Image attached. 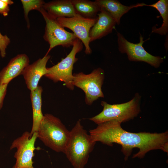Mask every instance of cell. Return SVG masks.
<instances>
[{
  "instance_id": "6da1fadb",
  "label": "cell",
  "mask_w": 168,
  "mask_h": 168,
  "mask_svg": "<svg viewBox=\"0 0 168 168\" xmlns=\"http://www.w3.org/2000/svg\"><path fill=\"white\" fill-rule=\"evenodd\" d=\"M121 123L112 120L98 124L96 128L91 129L90 135L93 141L99 142L104 144L112 146L114 143L121 146V151L127 160L133 148H137L138 152L133 158H143L149 151L161 150L168 152V132L150 133L130 132L124 129Z\"/></svg>"
},
{
  "instance_id": "7a4b0ae2",
  "label": "cell",
  "mask_w": 168,
  "mask_h": 168,
  "mask_svg": "<svg viewBox=\"0 0 168 168\" xmlns=\"http://www.w3.org/2000/svg\"><path fill=\"white\" fill-rule=\"evenodd\" d=\"M96 143L79 120L70 131L64 153L74 168H84Z\"/></svg>"
},
{
  "instance_id": "3957f363",
  "label": "cell",
  "mask_w": 168,
  "mask_h": 168,
  "mask_svg": "<svg viewBox=\"0 0 168 168\" xmlns=\"http://www.w3.org/2000/svg\"><path fill=\"white\" fill-rule=\"evenodd\" d=\"M37 133V138L46 147L56 152L64 153L70 131L59 118L45 114Z\"/></svg>"
},
{
  "instance_id": "277c9868",
  "label": "cell",
  "mask_w": 168,
  "mask_h": 168,
  "mask_svg": "<svg viewBox=\"0 0 168 168\" xmlns=\"http://www.w3.org/2000/svg\"><path fill=\"white\" fill-rule=\"evenodd\" d=\"M141 98V96L137 93L132 100L124 103L111 105L102 101V111L89 119L97 124L112 120L121 123L128 121L139 113Z\"/></svg>"
},
{
  "instance_id": "5b68a950",
  "label": "cell",
  "mask_w": 168,
  "mask_h": 168,
  "mask_svg": "<svg viewBox=\"0 0 168 168\" xmlns=\"http://www.w3.org/2000/svg\"><path fill=\"white\" fill-rule=\"evenodd\" d=\"M72 49L69 54L56 64L47 68V72L44 76L54 82H62L66 87L73 90L74 86L72 84L73 75L72 73L74 64L78 60L76 57L77 53L83 48V44L78 38L75 40Z\"/></svg>"
},
{
  "instance_id": "8992f818",
  "label": "cell",
  "mask_w": 168,
  "mask_h": 168,
  "mask_svg": "<svg viewBox=\"0 0 168 168\" xmlns=\"http://www.w3.org/2000/svg\"><path fill=\"white\" fill-rule=\"evenodd\" d=\"M73 75L72 84L84 92L86 104L91 105L99 98L104 97L101 87L104 82L105 73L102 68L95 69L88 74L80 72Z\"/></svg>"
},
{
  "instance_id": "52a82bcc",
  "label": "cell",
  "mask_w": 168,
  "mask_h": 168,
  "mask_svg": "<svg viewBox=\"0 0 168 168\" xmlns=\"http://www.w3.org/2000/svg\"><path fill=\"white\" fill-rule=\"evenodd\" d=\"M39 12L45 22L43 38L49 44V48L45 54H48L53 48L58 46L66 48L72 46L77 38L75 34L66 30L57 19L50 16L43 8Z\"/></svg>"
},
{
  "instance_id": "ba28073f",
  "label": "cell",
  "mask_w": 168,
  "mask_h": 168,
  "mask_svg": "<svg viewBox=\"0 0 168 168\" xmlns=\"http://www.w3.org/2000/svg\"><path fill=\"white\" fill-rule=\"evenodd\" d=\"M37 139V133L31 136L30 132L26 131L12 142L10 150L16 148L14 157L16 162L12 168H36L33 166V158L36 148L35 144Z\"/></svg>"
},
{
  "instance_id": "9c48e42d",
  "label": "cell",
  "mask_w": 168,
  "mask_h": 168,
  "mask_svg": "<svg viewBox=\"0 0 168 168\" xmlns=\"http://www.w3.org/2000/svg\"><path fill=\"white\" fill-rule=\"evenodd\" d=\"M117 35L119 50L121 53L126 54L129 61L144 62L155 68H158L163 62L162 57L153 56L145 49L142 46L145 41L141 34L139 42L136 44L128 41L119 32H117Z\"/></svg>"
},
{
  "instance_id": "30bf717a",
  "label": "cell",
  "mask_w": 168,
  "mask_h": 168,
  "mask_svg": "<svg viewBox=\"0 0 168 168\" xmlns=\"http://www.w3.org/2000/svg\"><path fill=\"white\" fill-rule=\"evenodd\" d=\"M97 20V17L93 18H87L77 14L71 17L57 19L58 22L62 26L72 30L76 37L82 42L85 47V52L87 54L92 52L90 46L89 32Z\"/></svg>"
},
{
  "instance_id": "8fae6325",
  "label": "cell",
  "mask_w": 168,
  "mask_h": 168,
  "mask_svg": "<svg viewBox=\"0 0 168 168\" xmlns=\"http://www.w3.org/2000/svg\"><path fill=\"white\" fill-rule=\"evenodd\" d=\"M50 55L45 54L31 64H29L24 69L22 75L26 84L30 91L35 90L38 86L39 82L42 77L47 72V63Z\"/></svg>"
},
{
  "instance_id": "7c38bea8",
  "label": "cell",
  "mask_w": 168,
  "mask_h": 168,
  "mask_svg": "<svg viewBox=\"0 0 168 168\" xmlns=\"http://www.w3.org/2000/svg\"><path fill=\"white\" fill-rule=\"evenodd\" d=\"M29 62V57L25 54H18L12 58L0 71V84H8L13 79L21 75Z\"/></svg>"
},
{
  "instance_id": "4fadbf2b",
  "label": "cell",
  "mask_w": 168,
  "mask_h": 168,
  "mask_svg": "<svg viewBox=\"0 0 168 168\" xmlns=\"http://www.w3.org/2000/svg\"><path fill=\"white\" fill-rule=\"evenodd\" d=\"M97 15V20L89 32L90 43L111 33L116 24L115 19L103 8H101Z\"/></svg>"
},
{
  "instance_id": "5bb4252c",
  "label": "cell",
  "mask_w": 168,
  "mask_h": 168,
  "mask_svg": "<svg viewBox=\"0 0 168 168\" xmlns=\"http://www.w3.org/2000/svg\"><path fill=\"white\" fill-rule=\"evenodd\" d=\"M43 8L50 16L56 19L71 17L77 15L71 0H55L45 2Z\"/></svg>"
},
{
  "instance_id": "9a60e30c",
  "label": "cell",
  "mask_w": 168,
  "mask_h": 168,
  "mask_svg": "<svg viewBox=\"0 0 168 168\" xmlns=\"http://www.w3.org/2000/svg\"><path fill=\"white\" fill-rule=\"evenodd\" d=\"M101 8L107 12L115 19L116 24L119 25L122 16L133 8L144 6V3H138L131 6L123 5L115 0H96Z\"/></svg>"
},
{
  "instance_id": "2e32d148",
  "label": "cell",
  "mask_w": 168,
  "mask_h": 168,
  "mask_svg": "<svg viewBox=\"0 0 168 168\" xmlns=\"http://www.w3.org/2000/svg\"><path fill=\"white\" fill-rule=\"evenodd\" d=\"M42 87L38 86L35 90L30 92L33 117L32 125L30 132L31 136L34 133L37 132L44 117L42 111Z\"/></svg>"
},
{
  "instance_id": "e0dca14e",
  "label": "cell",
  "mask_w": 168,
  "mask_h": 168,
  "mask_svg": "<svg viewBox=\"0 0 168 168\" xmlns=\"http://www.w3.org/2000/svg\"><path fill=\"white\" fill-rule=\"evenodd\" d=\"M76 14L83 17L93 18L97 17L101 8L96 1L87 0H71Z\"/></svg>"
},
{
  "instance_id": "ac0fdd59",
  "label": "cell",
  "mask_w": 168,
  "mask_h": 168,
  "mask_svg": "<svg viewBox=\"0 0 168 168\" xmlns=\"http://www.w3.org/2000/svg\"><path fill=\"white\" fill-rule=\"evenodd\" d=\"M145 6L152 7L156 8L160 13L163 19L161 27L156 28L155 26L152 28V32L161 35L166 34L168 32V0H160L151 5L145 4Z\"/></svg>"
},
{
  "instance_id": "d6986e66",
  "label": "cell",
  "mask_w": 168,
  "mask_h": 168,
  "mask_svg": "<svg viewBox=\"0 0 168 168\" xmlns=\"http://www.w3.org/2000/svg\"><path fill=\"white\" fill-rule=\"evenodd\" d=\"M21 2L22 5L24 17L27 23V27L28 29H29V12L32 10H36L39 12L43 8L45 2L42 0H21Z\"/></svg>"
},
{
  "instance_id": "ffe728a7",
  "label": "cell",
  "mask_w": 168,
  "mask_h": 168,
  "mask_svg": "<svg viewBox=\"0 0 168 168\" xmlns=\"http://www.w3.org/2000/svg\"><path fill=\"white\" fill-rule=\"evenodd\" d=\"M10 42V39L7 35H3L0 32V54L2 58L5 57L6 49Z\"/></svg>"
},
{
  "instance_id": "44dd1931",
  "label": "cell",
  "mask_w": 168,
  "mask_h": 168,
  "mask_svg": "<svg viewBox=\"0 0 168 168\" xmlns=\"http://www.w3.org/2000/svg\"><path fill=\"white\" fill-rule=\"evenodd\" d=\"M9 11V5L4 0H0V14L6 16L8 15Z\"/></svg>"
},
{
  "instance_id": "7402d4cb",
  "label": "cell",
  "mask_w": 168,
  "mask_h": 168,
  "mask_svg": "<svg viewBox=\"0 0 168 168\" xmlns=\"http://www.w3.org/2000/svg\"><path fill=\"white\" fill-rule=\"evenodd\" d=\"M8 84H0V110L2 107L3 100L6 94Z\"/></svg>"
},
{
  "instance_id": "603a6c76",
  "label": "cell",
  "mask_w": 168,
  "mask_h": 168,
  "mask_svg": "<svg viewBox=\"0 0 168 168\" xmlns=\"http://www.w3.org/2000/svg\"><path fill=\"white\" fill-rule=\"evenodd\" d=\"M4 1L9 5H12L14 3V2L11 0H4Z\"/></svg>"
},
{
  "instance_id": "cb8c5ba5",
  "label": "cell",
  "mask_w": 168,
  "mask_h": 168,
  "mask_svg": "<svg viewBox=\"0 0 168 168\" xmlns=\"http://www.w3.org/2000/svg\"></svg>"
}]
</instances>
